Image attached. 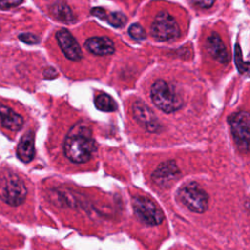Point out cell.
Returning <instances> with one entry per match:
<instances>
[{
	"label": "cell",
	"instance_id": "1",
	"mask_svg": "<svg viewBox=\"0 0 250 250\" xmlns=\"http://www.w3.org/2000/svg\"><path fill=\"white\" fill-rule=\"evenodd\" d=\"M96 150V143L90 128L76 124L70 128L63 145L65 156L73 163H84L90 160Z\"/></svg>",
	"mask_w": 250,
	"mask_h": 250
},
{
	"label": "cell",
	"instance_id": "2",
	"mask_svg": "<svg viewBox=\"0 0 250 250\" xmlns=\"http://www.w3.org/2000/svg\"><path fill=\"white\" fill-rule=\"evenodd\" d=\"M27 189L23 181L15 173L0 174V199L11 206H19L26 197Z\"/></svg>",
	"mask_w": 250,
	"mask_h": 250
},
{
	"label": "cell",
	"instance_id": "3",
	"mask_svg": "<svg viewBox=\"0 0 250 250\" xmlns=\"http://www.w3.org/2000/svg\"><path fill=\"white\" fill-rule=\"evenodd\" d=\"M152 103L166 113L174 112L183 105V101L175 89L162 79L156 80L150 89Z\"/></svg>",
	"mask_w": 250,
	"mask_h": 250
},
{
	"label": "cell",
	"instance_id": "4",
	"mask_svg": "<svg viewBox=\"0 0 250 250\" xmlns=\"http://www.w3.org/2000/svg\"><path fill=\"white\" fill-rule=\"evenodd\" d=\"M232 137L238 148L243 152H250V114L238 111L229 118Z\"/></svg>",
	"mask_w": 250,
	"mask_h": 250
},
{
	"label": "cell",
	"instance_id": "5",
	"mask_svg": "<svg viewBox=\"0 0 250 250\" xmlns=\"http://www.w3.org/2000/svg\"><path fill=\"white\" fill-rule=\"evenodd\" d=\"M150 33L158 41H170L178 38L181 30L174 17L167 12H159L151 23Z\"/></svg>",
	"mask_w": 250,
	"mask_h": 250
},
{
	"label": "cell",
	"instance_id": "6",
	"mask_svg": "<svg viewBox=\"0 0 250 250\" xmlns=\"http://www.w3.org/2000/svg\"><path fill=\"white\" fill-rule=\"evenodd\" d=\"M179 198L190 211L203 213L208 208V195L196 183H188L179 190Z\"/></svg>",
	"mask_w": 250,
	"mask_h": 250
},
{
	"label": "cell",
	"instance_id": "7",
	"mask_svg": "<svg viewBox=\"0 0 250 250\" xmlns=\"http://www.w3.org/2000/svg\"><path fill=\"white\" fill-rule=\"evenodd\" d=\"M133 209L137 217L146 225L157 226L162 223L164 215L161 209L146 196H135L132 199Z\"/></svg>",
	"mask_w": 250,
	"mask_h": 250
},
{
	"label": "cell",
	"instance_id": "8",
	"mask_svg": "<svg viewBox=\"0 0 250 250\" xmlns=\"http://www.w3.org/2000/svg\"><path fill=\"white\" fill-rule=\"evenodd\" d=\"M132 111L135 119L148 132L156 133L161 130V124L153 111L142 101H136L132 104Z\"/></svg>",
	"mask_w": 250,
	"mask_h": 250
},
{
	"label": "cell",
	"instance_id": "9",
	"mask_svg": "<svg viewBox=\"0 0 250 250\" xmlns=\"http://www.w3.org/2000/svg\"><path fill=\"white\" fill-rule=\"evenodd\" d=\"M181 173L176 162L173 160H168L161 163L154 170L151 175V179L156 186L167 188L177 181Z\"/></svg>",
	"mask_w": 250,
	"mask_h": 250
},
{
	"label": "cell",
	"instance_id": "10",
	"mask_svg": "<svg viewBox=\"0 0 250 250\" xmlns=\"http://www.w3.org/2000/svg\"><path fill=\"white\" fill-rule=\"evenodd\" d=\"M59 46L64 56L70 61H79L82 59V51L72 34L65 28H62L56 33Z\"/></svg>",
	"mask_w": 250,
	"mask_h": 250
},
{
	"label": "cell",
	"instance_id": "11",
	"mask_svg": "<svg viewBox=\"0 0 250 250\" xmlns=\"http://www.w3.org/2000/svg\"><path fill=\"white\" fill-rule=\"evenodd\" d=\"M206 50L211 57L221 63H228L229 62V52L221 39L220 35L213 32L206 40Z\"/></svg>",
	"mask_w": 250,
	"mask_h": 250
},
{
	"label": "cell",
	"instance_id": "12",
	"mask_svg": "<svg viewBox=\"0 0 250 250\" xmlns=\"http://www.w3.org/2000/svg\"><path fill=\"white\" fill-rule=\"evenodd\" d=\"M85 48L90 53L97 56L111 55L115 51L113 42L104 36H96L87 39L85 42Z\"/></svg>",
	"mask_w": 250,
	"mask_h": 250
},
{
	"label": "cell",
	"instance_id": "13",
	"mask_svg": "<svg viewBox=\"0 0 250 250\" xmlns=\"http://www.w3.org/2000/svg\"><path fill=\"white\" fill-rule=\"evenodd\" d=\"M34 151V133L29 131L21 138L17 147V155L22 162L28 163L33 159Z\"/></svg>",
	"mask_w": 250,
	"mask_h": 250
},
{
	"label": "cell",
	"instance_id": "14",
	"mask_svg": "<svg viewBox=\"0 0 250 250\" xmlns=\"http://www.w3.org/2000/svg\"><path fill=\"white\" fill-rule=\"evenodd\" d=\"M0 121L5 128L11 131H20L23 125V118L2 104H0Z\"/></svg>",
	"mask_w": 250,
	"mask_h": 250
},
{
	"label": "cell",
	"instance_id": "15",
	"mask_svg": "<svg viewBox=\"0 0 250 250\" xmlns=\"http://www.w3.org/2000/svg\"><path fill=\"white\" fill-rule=\"evenodd\" d=\"M51 15L63 23H72L75 21V16L69 6L62 1H57L50 6Z\"/></svg>",
	"mask_w": 250,
	"mask_h": 250
},
{
	"label": "cell",
	"instance_id": "16",
	"mask_svg": "<svg viewBox=\"0 0 250 250\" xmlns=\"http://www.w3.org/2000/svg\"><path fill=\"white\" fill-rule=\"evenodd\" d=\"M95 105L98 109L102 111H106V112H111L116 110L117 108V104L115 101L107 94H99L95 98Z\"/></svg>",
	"mask_w": 250,
	"mask_h": 250
},
{
	"label": "cell",
	"instance_id": "17",
	"mask_svg": "<svg viewBox=\"0 0 250 250\" xmlns=\"http://www.w3.org/2000/svg\"><path fill=\"white\" fill-rule=\"evenodd\" d=\"M104 21H106L110 25L114 27H122L127 22L126 16L121 12H112V13H106Z\"/></svg>",
	"mask_w": 250,
	"mask_h": 250
},
{
	"label": "cell",
	"instance_id": "18",
	"mask_svg": "<svg viewBox=\"0 0 250 250\" xmlns=\"http://www.w3.org/2000/svg\"><path fill=\"white\" fill-rule=\"evenodd\" d=\"M234 60H235V64L236 67L238 68L240 73L247 74L250 76V62H244L242 59V53L240 50V47L238 44L235 45L234 49Z\"/></svg>",
	"mask_w": 250,
	"mask_h": 250
},
{
	"label": "cell",
	"instance_id": "19",
	"mask_svg": "<svg viewBox=\"0 0 250 250\" xmlns=\"http://www.w3.org/2000/svg\"><path fill=\"white\" fill-rule=\"evenodd\" d=\"M128 33L129 35L135 39V40H143L146 38V34L143 26L139 23H133L129 26L128 28Z\"/></svg>",
	"mask_w": 250,
	"mask_h": 250
},
{
	"label": "cell",
	"instance_id": "20",
	"mask_svg": "<svg viewBox=\"0 0 250 250\" xmlns=\"http://www.w3.org/2000/svg\"><path fill=\"white\" fill-rule=\"evenodd\" d=\"M19 38L22 42H24L26 44H30V45L39 43V38L36 35L32 34V33H21L19 35Z\"/></svg>",
	"mask_w": 250,
	"mask_h": 250
},
{
	"label": "cell",
	"instance_id": "21",
	"mask_svg": "<svg viewBox=\"0 0 250 250\" xmlns=\"http://www.w3.org/2000/svg\"><path fill=\"white\" fill-rule=\"evenodd\" d=\"M23 0H0V10H8L20 6Z\"/></svg>",
	"mask_w": 250,
	"mask_h": 250
},
{
	"label": "cell",
	"instance_id": "22",
	"mask_svg": "<svg viewBox=\"0 0 250 250\" xmlns=\"http://www.w3.org/2000/svg\"><path fill=\"white\" fill-rule=\"evenodd\" d=\"M191 4L201 9H209L213 6L215 0H189Z\"/></svg>",
	"mask_w": 250,
	"mask_h": 250
},
{
	"label": "cell",
	"instance_id": "23",
	"mask_svg": "<svg viewBox=\"0 0 250 250\" xmlns=\"http://www.w3.org/2000/svg\"><path fill=\"white\" fill-rule=\"evenodd\" d=\"M106 11L101 7H95L91 10V14L103 21H104V18H105V15H106Z\"/></svg>",
	"mask_w": 250,
	"mask_h": 250
},
{
	"label": "cell",
	"instance_id": "24",
	"mask_svg": "<svg viewBox=\"0 0 250 250\" xmlns=\"http://www.w3.org/2000/svg\"><path fill=\"white\" fill-rule=\"evenodd\" d=\"M43 75L46 79H53L58 76V71L53 67H47L44 69Z\"/></svg>",
	"mask_w": 250,
	"mask_h": 250
}]
</instances>
